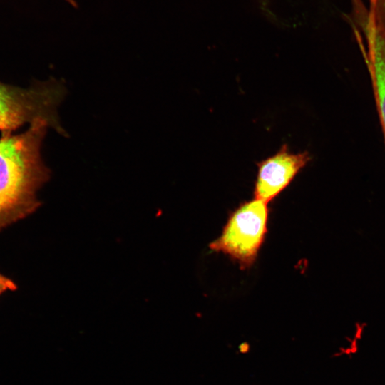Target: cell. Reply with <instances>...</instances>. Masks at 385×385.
Listing matches in <instances>:
<instances>
[{
  "label": "cell",
  "instance_id": "6da1fadb",
  "mask_svg": "<svg viewBox=\"0 0 385 385\" xmlns=\"http://www.w3.org/2000/svg\"><path fill=\"white\" fill-rule=\"evenodd\" d=\"M48 128L37 121L21 134L0 139V218L37 206L35 192L49 177L40 151Z\"/></svg>",
  "mask_w": 385,
  "mask_h": 385
},
{
  "label": "cell",
  "instance_id": "7a4b0ae2",
  "mask_svg": "<svg viewBox=\"0 0 385 385\" xmlns=\"http://www.w3.org/2000/svg\"><path fill=\"white\" fill-rule=\"evenodd\" d=\"M66 93L64 83L55 79L28 88L0 82V130L8 135L26 123L42 121L66 136L58 114V107Z\"/></svg>",
  "mask_w": 385,
  "mask_h": 385
},
{
  "label": "cell",
  "instance_id": "3957f363",
  "mask_svg": "<svg viewBox=\"0 0 385 385\" xmlns=\"http://www.w3.org/2000/svg\"><path fill=\"white\" fill-rule=\"evenodd\" d=\"M267 218L266 202L254 198L241 204L210 248L228 255L242 268L252 266L265 238Z\"/></svg>",
  "mask_w": 385,
  "mask_h": 385
},
{
  "label": "cell",
  "instance_id": "277c9868",
  "mask_svg": "<svg viewBox=\"0 0 385 385\" xmlns=\"http://www.w3.org/2000/svg\"><path fill=\"white\" fill-rule=\"evenodd\" d=\"M310 160L307 152L291 153L284 145L274 155L257 163L255 199L267 204L277 196Z\"/></svg>",
  "mask_w": 385,
  "mask_h": 385
},
{
  "label": "cell",
  "instance_id": "5b68a950",
  "mask_svg": "<svg viewBox=\"0 0 385 385\" xmlns=\"http://www.w3.org/2000/svg\"><path fill=\"white\" fill-rule=\"evenodd\" d=\"M354 24L364 36L368 66L379 118L385 138V34L371 21L368 10L360 9L353 15Z\"/></svg>",
  "mask_w": 385,
  "mask_h": 385
},
{
  "label": "cell",
  "instance_id": "8992f818",
  "mask_svg": "<svg viewBox=\"0 0 385 385\" xmlns=\"http://www.w3.org/2000/svg\"><path fill=\"white\" fill-rule=\"evenodd\" d=\"M368 10L371 21L385 34V0H369Z\"/></svg>",
  "mask_w": 385,
  "mask_h": 385
},
{
  "label": "cell",
  "instance_id": "52a82bcc",
  "mask_svg": "<svg viewBox=\"0 0 385 385\" xmlns=\"http://www.w3.org/2000/svg\"><path fill=\"white\" fill-rule=\"evenodd\" d=\"M15 288L14 284L9 279L0 274V294L7 289Z\"/></svg>",
  "mask_w": 385,
  "mask_h": 385
},
{
  "label": "cell",
  "instance_id": "ba28073f",
  "mask_svg": "<svg viewBox=\"0 0 385 385\" xmlns=\"http://www.w3.org/2000/svg\"><path fill=\"white\" fill-rule=\"evenodd\" d=\"M65 1H66L68 4H70L73 7L75 8L78 7V4L75 0H65Z\"/></svg>",
  "mask_w": 385,
  "mask_h": 385
}]
</instances>
